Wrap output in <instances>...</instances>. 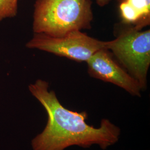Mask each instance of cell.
Masks as SVG:
<instances>
[{
  "mask_svg": "<svg viewBox=\"0 0 150 150\" xmlns=\"http://www.w3.org/2000/svg\"><path fill=\"white\" fill-rule=\"evenodd\" d=\"M28 89L48 114V122L43 132L32 141L33 150H64L71 146L87 148L99 145L106 150L118 141L120 129L108 119H102L101 126L88 125L86 112H77L64 107L55 92L48 91V83L38 80Z\"/></svg>",
  "mask_w": 150,
  "mask_h": 150,
  "instance_id": "obj_1",
  "label": "cell"
},
{
  "mask_svg": "<svg viewBox=\"0 0 150 150\" xmlns=\"http://www.w3.org/2000/svg\"><path fill=\"white\" fill-rule=\"evenodd\" d=\"M93 17L91 0H36L32 28L36 33L59 37L90 29Z\"/></svg>",
  "mask_w": 150,
  "mask_h": 150,
  "instance_id": "obj_2",
  "label": "cell"
},
{
  "mask_svg": "<svg viewBox=\"0 0 150 150\" xmlns=\"http://www.w3.org/2000/svg\"><path fill=\"white\" fill-rule=\"evenodd\" d=\"M105 47L138 82L141 90H145L150 65V30L143 31L132 27L115 40L105 42Z\"/></svg>",
  "mask_w": 150,
  "mask_h": 150,
  "instance_id": "obj_3",
  "label": "cell"
},
{
  "mask_svg": "<svg viewBox=\"0 0 150 150\" xmlns=\"http://www.w3.org/2000/svg\"><path fill=\"white\" fill-rule=\"evenodd\" d=\"M26 46L79 62H87L98 51L106 49L105 42L91 38L79 30L59 37L34 33Z\"/></svg>",
  "mask_w": 150,
  "mask_h": 150,
  "instance_id": "obj_4",
  "label": "cell"
},
{
  "mask_svg": "<svg viewBox=\"0 0 150 150\" xmlns=\"http://www.w3.org/2000/svg\"><path fill=\"white\" fill-rule=\"evenodd\" d=\"M86 62L92 77L119 86L133 96H141L138 82L113 59L107 50L98 51Z\"/></svg>",
  "mask_w": 150,
  "mask_h": 150,
  "instance_id": "obj_5",
  "label": "cell"
},
{
  "mask_svg": "<svg viewBox=\"0 0 150 150\" xmlns=\"http://www.w3.org/2000/svg\"><path fill=\"white\" fill-rule=\"evenodd\" d=\"M122 21L141 30L150 24V0H120Z\"/></svg>",
  "mask_w": 150,
  "mask_h": 150,
  "instance_id": "obj_6",
  "label": "cell"
},
{
  "mask_svg": "<svg viewBox=\"0 0 150 150\" xmlns=\"http://www.w3.org/2000/svg\"><path fill=\"white\" fill-rule=\"evenodd\" d=\"M18 0H0V22L6 18L15 17L18 12Z\"/></svg>",
  "mask_w": 150,
  "mask_h": 150,
  "instance_id": "obj_7",
  "label": "cell"
},
{
  "mask_svg": "<svg viewBox=\"0 0 150 150\" xmlns=\"http://www.w3.org/2000/svg\"><path fill=\"white\" fill-rule=\"evenodd\" d=\"M97 4L101 7H103L107 5L111 0H96Z\"/></svg>",
  "mask_w": 150,
  "mask_h": 150,
  "instance_id": "obj_8",
  "label": "cell"
}]
</instances>
